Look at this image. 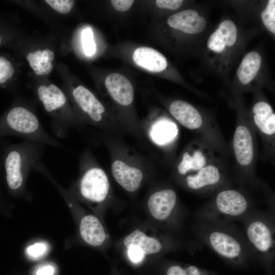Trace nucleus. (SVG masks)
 I'll list each match as a JSON object with an SVG mask.
<instances>
[{
  "mask_svg": "<svg viewBox=\"0 0 275 275\" xmlns=\"http://www.w3.org/2000/svg\"><path fill=\"white\" fill-rule=\"evenodd\" d=\"M169 111L182 125L189 129H196L202 125L203 119L198 110L190 103L180 100L173 101Z\"/></svg>",
  "mask_w": 275,
  "mask_h": 275,
  "instance_id": "obj_11",
  "label": "nucleus"
},
{
  "mask_svg": "<svg viewBox=\"0 0 275 275\" xmlns=\"http://www.w3.org/2000/svg\"><path fill=\"white\" fill-rule=\"evenodd\" d=\"M132 57L138 66L151 72H161L168 66L166 57L157 50L151 47L138 48L134 51Z\"/></svg>",
  "mask_w": 275,
  "mask_h": 275,
  "instance_id": "obj_12",
  "label": "nucleus"
},
{
  "mask_svg": "<svg viewBox=\"0 0 275 275\" xmlns=\"http://www.w3.org/2000/svg\"><path fill=\"white\" fill-rule=\"evenodd\" d=\"M209 241L214 250L225 257L234 258L240 254L241 246L239 243L226 233L213 232L210 235Z\"/></svg>",
  "mask_w": 275,
  "mask_h": 275,
  "instance_id": "obj_14",
  "label": "nucleus"
},
{
  "mask_svg": "<svg viewBox=\"0 0 275 275\" xmlns=\"http://www.w3.org/2000/svg\"><path fill=\"white\" fill-rule=\"evenodd\" d=\"M171 28L186 34H197L201 33L207 25L206 19L199 16L197 11L185 10L171 15L167 20Z\"/></svg>",
  "mask_w": 275,
  "mask_h": 275,
  "instance_id": "obj_9",
  "label": "nucleus"
},
{
  "mask_svg": "<svg viewBox=\"0 0 275 275\" xmlns=\"http://www.w3.org/2000/svg\"><path fill=\"white\" fill-rule=\"evenodd\" d=\"M218 29L224 37L226 45L233 46L236 41L237 35L235 23L231 20H225L220 23Z\"/></svg>",
  "mask_w": 275,
  "mask_h": 275,
  "instance_id": "obj_23",
  "label": "nucleus"
},
{
  "mask_svg": "<svg viewBox=\"0 0 275 275\" xmlns=\"http://www.w3.org/2000/svg\"><path fill=\"white\" fill-rule=\"evenodd\" d=\"M111 2L114 8L120 12L128 10L134 1L133 0H112Z\"/></svg>",
  "mask_w": 275,
  "mask_h": 275,
  "instance_id": "obj_31",
  "label": "nucleus"
},
{
  "mask_svg": "<svg viewBox=\"0 0 275 275\" xmlns=\"http://www.w3.org/2000/svg\"><path fill=\"white\" fill-rule=\"evenodd\" d=\"M235 158L239 164L246 166L251 164L254 157L252 135L244 125L236 128L233 140Z\"/></svg>",
  "mask_w": 275,
  "mask_h": 275,
  "instance_id": "obj_10",
  "label": "nucleus"
},
{
  "mask_svg": "<svg viewBox=\"0 0 275 275\" xmlns=\"http://www.w3.org/2000/svg\"><path fill=\"white\" fill-rule=\"evenodd\" d=\"M72 98L83 114L81 121L104 132L119 134L125 132L119 123L106 115L104 105L89 89L79 85L72 91Z\"/></svg>",
  "mask_w": 275,
  "mask_h": 275,
  "instance_id": "obj_4",
  "label": "nucleus"
},
{
  "mask_svg": "<svg viewBox=\"0 0 275 275\" xmlns=\"http://www.w3.org/2000/svg\"><path fill=\"white\" fill-rule=\"evenodd\" d=\"M207 44L210 50L216 53L221 52L225 49L226 43L218 28L209 36Z\"/></svg>",
  "mask_w": 275,
  "mask_h": 275,
  "instance_id": "obj_25",
  "label": "nucleus"
},
{
  "mask_svg": "<svg viewBox=\"0 0 275 275\" xmlns=\"http://www.w3.org/2000/svg\"><path fill=\"white\" fill-rule=\"evenodd\" d=\"M105 86L111 98L119 105L126 107L133 102V86L123 75L118 73L109 74L105 79Z\"/></svg>",
  "mask_w": 275,
  "mask_h": 275,
  "instance_id": "obj_6",
  "label": "nucleus"
},
{
  "mask_svg": "<svg viewBox=\"0 0 275 275\" xmlns=\"http://www.w3.org/2000/svg\"><path fill=\"white\" fill-rule=\"evenodd\" d=\"M254 121L264 134L273 135L275 133V114L271 106L266 102L259 101L253 108Z\"/></svg>",
  "mask_w": 275,
  "mask_h": 275,
  "instance_id": "obj_15",
  "label": "nucleus"
},
{
  "mask_svg": "<svg viewBox=\"0 0 275 275\" xmlns=\"http://www.w3.org/2000/svg\"><path fill=\"white\" fill-rule=\"evenodd\" d=\"M206 164V158L200 150H196L191 154L186 152L178 165L177 170L181 175H185L190 171H199Z\"/></svg>",
  "mask_w": 275,
  "mask_h": 275,
  "instance_id": "obj_21",
  "label": "nucleus"
},
{
  "mask_svg": "<svg viewBox=\"0 0 275 275\" xmlns=\"http://www.w3.org/2000/svg\"><path fill=\"white\" fill-rule=\"evenodd\" d=\"M1 37H0V43H1Z\"/></svg>",
  "mask_w": 275,
  "mask_h": 275,
  "instance_id": "obj_34",
  "label": "nucleus"
},
{
  "mask_svg": "<svg viewBox=\"0 0 275 275\" xmlns=\"http://www.w3.org/2000/svg\"><path fill=\"white\" fill-rule=\"evenodd\" d=\"M110 153L111 172L115 181L125 190L136 191L144 179V165L135 156L130 155L128 150L120 145H112Z\"/></svg>",
  "mask_w": 275,
  "mask_h": 275,
  "instance_id": "obj_5",
  "label": "nucleus"
},
{
  "mask_svg": "<svg viewBox=\"0 0 275 275\" xmlns=\"http://www.w3.org/2000/svg\"><path fill=\"white\" fill-rule=\"evenodd\" d=\"M218 169L212 164L205 166L194 175L186 177L188 187L192 189H198L205 186L216 184L220 180Z\"/></svg>",
  "mask_w": 275,
  "mask_h": 275,
  "instance_id": "obj_19",
  "label": "nucleus"
},
{
  "mask_svg": "<svg viewBox=\"0 0 275 275\" xmlns=\"http://www.w3.org/2000/svg\"><path fill=\"white\" fill-rule=\"evenodd\" d=\"M81 41L85 54L88 56L93 55L96 51V44L91 29L87 28L82 31Z\"/></svg>",
  "mask_w": 275,
  "mask_h": 275,
  "instance_id": "obj_26",
  "label": "nucleus"
},
{
  "mask_svg": "<svg viewBox=\"0 0 275 275\" xmlns=\"http://www.w3.org/2000/svg\"><path fill=\"white\" fill-rule=\"evenodd\" d=\"M178 128L173 122L167 120H159L148 127V136L155 144L162 146L166 145L176 136Z\"/></svg>",
  "mask_w": 275,
  "mask_h": 275,
  "instance_id": "obj_16",
  "label": "nucleus"
},
{
  "mask_svg": "<svg viewBox=\"0 0 275 275\" xmlns=\"http://www.w3.org/2000/svg\"><path fill=\"white\" fill-rule=\"evenodd\" d=\"M127 249L129 259L134 263H139L142 262L146 256L143 251L136 246L130 245Z\"/></svg>",
  "mask_w": 275,
  "mask_h": 275,
  "instance_id": "obj_29",
  "label": "nucleus"
},
{
  "mask_svg": "<svg viewBox=\"0 0 275 275\" xmlns=\"http://www.w3.org/2000/svg\"><path fill=\"white\" fill-rule=\"evenodd\" d=\"M67 190L77 201L93 208L102 205L109 198L111 185L107 175L89 148L80 154L78 177Z\"/></svg>",
  "mask_w": 275,
  "mask_h": 275,
  "instance_id": "obj_1",
  "label": "nucleus"
},
{
  "mask_svg": "<svg viewBox=\"0 0 275 275\" xmlns=\"http://www.w3.org/2000/svg\"><path fill=\"white\" fill-rule=\"evenodd\" d=\"M183 2L182 0H157L156 4L160 8L176 10L182 5Z\"/></svg>",
  "mask_w": 275,
  "mask_h": 275,
  "instance_id": "obj_30",
  "label": "nucleus"
},
{
  "mask_svg": "<svg viewBox=\"0 0 275 275\" xmlns=\"http://www.w3.org/2000/svg\"><path fill=\"white\" fill-rule=\"evenodd\" d=\"M216 204L221 212L233 216L242 214L248 207V202L244 197L233 189L220 192L216 197Z\"/></svg>",
  "mask_w": 275,
  "mask_h": 275,
  "instance_id": "obj_13",
  "label": "nucleus"
},
{
  "mask_svg": "<svg viewBox=\"0 0 275 275\" xmlns=\"http://www.w3.org/2000/svg\"><path fill=\"white\" fill-rule=\"evenodd\" d=\"M262 21L268 30L275 34V1L269 0L261 13Z\"/></svg>",
  "mask_w": 275,
  "mask_h": 275,
  "instance_id": "obj_24",
  "label": "nucleus"
},
{
  "mask_svg": "<svg viewBox=\"0 0 275 275\" xmlns=\"http://www.w3.org/2000/svg\"><path fill=\"white\" fill-rule=\"evenodd\" d=\"M45 2L54 10L61 14L69 12L74 4V1L72 0H46Z\"/></svg>",
  "mask_w": 275,
  "mask_h": 275,
  "instance_id": "obj_27",
  "label": "nucleus"
},
{
  "mask_svg": "<svg viewBox=\"0 0 275 275\" xmlns=\"http://www.w3.org/2000/svg\"><path fill=\"white\" fill-rule=\"evenodd\" d=\"M78 228L81 238L91 246L100 247L107 239V234L103 225L93 214L82 216L79 219Z\"/></svg>",
  "mask_w": 275,
  "mask_h": 275,
  "instance_id": "obj_7",
  "label": "nucleus"
},
{
  "mask_svg": "<svg viewBox=\"0 0 275 275\" xmlns=\"http://www.w3.org/2000/svg\"><path fill=\"white\" fill-rule=\"evenodd\" d=\"M167 275H188L187 272L181 267L173 265L169 267L167 271Z\"/></svg>",
  "mask_w": 275,
  "mask_h": 275,
  "instance_id": "obj_33",
  "label": "nucleus"
},
{
  "mask_svg": "<svg viewBox=\"0 0 275 275\" xmlns=\"http://www.w3.org/2000/svg\"><path fill=\"white\" fill-rule=\"evenodd\" d=\"M14 73L11 63L5 57L0 56V84H3L10 78Z\"/></svg>",
  "mask_w": 275,
  "mask_h": 275,
  "instance_id": "obj_28",
  "label": "nucleus"
},
{
  "mask_svg": "<svg viewBox=\"0 0 275 275\" xmlns=\"http://www.w3.org/2000/svg\"><path fill=\"white\" fill-rule=\"evenodd\" d=\"M49 246L47 242L38 240L28 245L25 250L26 256L31 260H36L43 258L48 252Z\"/></svg>",
  "mask_w": 275,
  "mask_h": 275,
  "instance_id": "obj_22",
  "label": "nucleus"
},
{
  "mask_svg": "<svg viewBox=\"0 0 275 275\" xmlns=\"http://www.w3.org/2000/svg\"><path fill=\"white\" fill-rule=\"evenodd\" d=\"M45 145L24 140L14 145L6 154L5 159L6 178L10 191L15 196L29 199L31 195L26 183L30 173L35 171L43 162Z\"/></svg>",
  "mask_w": 275,
  "mask_h": 275,
  "instance_id": "obj_2",
  "label": "nucleus"
},
{
  "mask_svg": "<svg viewBox=\"0 0 275 275\" xmlns=\"http://www.w3.org/2000/svg\"><path fill=\"white\" fill-rule=\"evenodd\" d=\"M37 94L45 111L51 114L50 126L57 139L66 138L71 128L81 129L85 126L78 117L65 111L67 98L57 86L41 85L37 89Z\"/></svg>",
  "mask_w": 275,
  "mask_h": 275,
  "instance_id": "obj_3",
  "label": "nucleus"
},
{
  "mask_svg": "<svg viewBox=\"0 0 275 275\" xmlns=\"http://www.w3.org/2000/svg\"><path fill=\"white\" fill-rule=\"evenodd\" d=\"M177 201L176 192L172 189H164L153 193L147 202L148 209L155 219L163 221L170 215Z\"/></svg>",
  "mask_w": 275,
  "mask_h": 275,
  "instance_id": "obj_8",
  "label": "nucleus"
},
{
  "mask_svg": "<svg viewBox=\"0 0 275 275\" xmlns=\"http://www.w3.org/2000/svg\"><path fill=\"white\" fill-rule=\"evenodd\" d=\"M261 61L260 54L256 51H251L245 55L237 71V76L242 84L246 85L255 77Z\"/></svg>",
  "mask_w": 275,
  "mask_h": 275,
  "instance_id": "obj_20",
  "label": "nucleus"
},
{
  "mask_svg": "<svg viewBox=\"0 0 275 275\" xmlns=\"http://www.w3.org/2000/svg\"><path fill=\"white\" fill-rule=\"evenodd\" d=\"M250 241L259 251L267 252L272 245V236L268 227L261 221L251 223L247 229Z\"/></svg>",
  "mask_w": 275,
  "mask_h": 275,
  "instance_id": "obj_18",
  "label": "nucleus"
},
{
  "mask_svg": "<svg viewBox=\"0 0 275 275\" xmlns=\"http://www.w3.org/2000/svg\"><path fill=\"white\" fill-rule=\"evenodd\" d=\"M123 244L126 248L130 245L139 248L145 255L156 254L162 248L161 242L157 239L147 235L139 229H136L126 236L123 240Z\"/></svg>",
  "mask_w": 275,
  "mask_h": 275,
  "instance_id": "obj_17",
  "label": "nucleus"
},
{
  "mask_svg": "<svg viewBox=\"0 0 275 275\" xmlns=\"http://www.w3.org/2000/svg\"><path fill=\"white\" fill-rule=\"evenodd\" d=\"M55 271L54 266L51 264H44L37 268L35 275H54Z\"/></svg>",
  "mask_w": 275,
  "mask_h": 275,
  "instance_id": "obj_32",
  "label": "nucleus"
}]
</instances>
